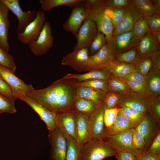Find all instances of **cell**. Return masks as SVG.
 I'll return each instance as SVG.
<instances>
[{"mask_svg": "<svg viewBox=\"0 0 160 160\" xmlns=\"http://www.w3.org/2000/svg\"><path fill=\"white\" fill-rule=\"evenodd\" d=\"M76 87L71 80L62 78L44 89H34L26 94L37 100L57 113L72 112Z\"/></svg>", "mask_w": 160, "mask_h": 160, "instance_id": "cell-1", "label": "cell"}, {"mask_svg": "<svg viewBox=\"0 0 160 160\" xmlns=\"http://www.w3.org/2000/svg\"><path fill=\"white\" fill-rule=\"evenodd\" d=\"M116 152L102 139L92 138L81 147V160H103L115 156Z\"/></svg>", "mask_w": 160, "mask_h": 160, "instance_id": "cell-2", "label": "cell"}, {"mask_svg": "<svg viewBox=\"0 0 160 160\" xmlns=\"http://www.w3.org/2000/svg\"><path fill=\"white\" fill-rule=\"evenodd\" d=\"M14 95L17 98L25 102L38 114L49 131L57 127V113L48 108L36 99L22 92L16 93Z\"/></svg>", "mask_w": 160, "mask_h": 160, "instance_id": "cell-3", "label": "cell"}, {"mask_svg": "<svg viewBox=\"0 0 160 160\" xmlns=\"http://www.w3.org/2000/svg\"><path fill=\"white\" fill-rule=\"evenodd\" d=\"M135 128L128 129L116 135L106 137L103 139L116 152L127 151L132 152L138 157H141L142 153L133 146L132 137Z\"/></svg>", "mask_w": 160, "mask_h": 160, "instance_id": "cell-4", "label": "cell"}, {"mask_svg": "<svg viewBox=\"0 0 160 160\" xmlns=\"http://www.w3.org/2000/svg\"><path fill=\"white\" fill-rule=\"evenodd\" d=\"M71 8V13L63 27L64 30L71 33L76 37L79 29L87 19L89 9L84 0H80Z\"/></svg>", "mask_w": 160, "mask_h": 160, "instance_id": "cell-5", "label": "cell"}, {"mask_svg": "<svg viewBox=\"0 0 160 160\" xmlns=\"http://www.w3.org/2000/svg\"><path fill=\"white\" fill-rule=\"evenodd\" d=\"M106 6L105 1L98 6L89 9L87 19L94 22L98 31L103 33L108 40L113 36V27L110 19L105 12Z\"/></svg>", "mask_w": 160, "mask_h": 160, "instance_id": "cell-6", "label": "cell"}, {"mask_svg": "<svg viewBox=\"0 0 160 160\" xmlns=\"http://www.w3.org/2000/svg\"><path fill=\"white\" fill-rule=\"evenodd\" d=\"M54 40L51 25L46 21L37 39L30 42L28 45L34 55L40 56L47 53L53 47Z\"/></svg>", "mask_w": 160, "mask_h": 160, "instance_id": "cell-7", "label": "cell"}, {"mask_svg": "<svg viewBox=\"0 0 160 160\" xmlns=\"http://www.w3.org/2000/svg\"><path fill=\"white\" fill-rule=\"evenodd\" d=\"M139 40L131 30L113 35L107 40V44L115 55L125 52L136 46Z\"/></svg>", "mask_w": 160, "mask_h": 160, "instance_id": "cell-8", "label": "cell"}, {"mask_svg": "<svg viewBox=\"0 0 160 160\" xmlns=\"http://www.w3.org/2000/svg\"><path fill=\"white\" fill-rule=\"evenodd\" d=\"M35 19L26 27L21 33H17L18 40L22 43L28 45L39 37L46 21V16L42 10L37 11Z\"/></svg>", "mask_w": 160, "mask_h": 160, "instance_id": "cell-9", "label": "cell"}, {"mask_svg": "<svg viewBox=\"0 0 160 160\" xmlns=\"http://www.w3.org/2000/svg\"><path fill=\"white\" fill-rule=\"evenodd\" d=\"M115 55L107 43L94 54L89 55L85 71L96 69L105 70L113 61Z\"/></svg>", "mask_w": 160, "mask_h": 160, "instance_id": "cell-10", "label": "cell"}, {"mask_svg": "<svg viewBox=\"0 0 160 160\" xmlns=\"http://www.w3.org/2000/svg\"><path fill=\"white\" fill-rule=\"evenodd\" d=\"M2 3L17 17L18 20L17 32H23L27 26L33 21L37 15V11H23L19 0H1Z\"/></svg>", "mask_w": 160, "mask_h": 160, "instance_id": "cell-11", "label": "cell"}, {"mask_svg": "<svg viewBox=\"0 0 160 160\" xmlns=\"http://www.w3.org/2000/svg\"><path fill=\"white\" fill-rule=\"evenodd\" d=\"M51 147L50 160H65L67 141L65 137L57 127L49 131Z\"/></svg>", "mask_w": 160, "mask_h": 160, "instance_id": "cell-12", "label": "cell"}, {"mask_svg": "<svg viewBox=\"0 0 160 160\" xmlns=\"http://www.w3.org/2000/svg\"><path fill=\"white\" fill-rule=\"evenodd\" d=\"M98 31L96 23L86 19L78 31L76 37L77 42L73 50L88 48Z\"/></svg>", "mask_w": 160, "mask_h": 160, "instance_id": "cell-13", "label": "cell"}, {"mask_svg": "<svg viewBox=\"0 0 160 160\" xmlns=\"http://www.w3.org/2000/svg\"><path fill=\"white\" fill-rule=\"evenodd\" d=\"M0 76L9 86L14 95L19 92L27 94L34 89L32 85L25 84L23 80L17 77L12 70L1 65Z\"/></svg>", "mask_w": 160, "mask_h": 160, "instance_id": "cell-14", "label": "cell"}, {"mask_svg": "<svg viewBox=\"0 0 160 160\" xmlns=\"http://www.w3.org/2000/svg\"><path fill=\"white\" fill-rule=\"evenodd\" d=\"M88 48L73 50L64 57L61 64L79 72L85 71L84 68L89 56Z\"/></svg>", "mask_w": 160, "mask_h": 160, "instance_id": "cell-15", "label": "cell"}, {"mask_svg": "<svg viewBox=\"0 0 160 160\" xmlns=\"http://www.w3.org/2000/svg\"><path fill=\"white\" fill-rule=\"evenodd\" d=\"M106 109V105L104 102L88 116L91 138L103 139L105 129L103 116Z\"/></svg>", "mask_w": 160, "mask_h": 160, "instance_id": "cell-16", "label": "cell"}, {"mask_svg": "<svg viewBox=\"0 0 160 160\" xmlns=\"http://www.w3.org/2000/svg\"><path fill=\"white\" fill-rule=\"evenodd\" d=\"M149 98L132 91L121 95L120 102L117 107H130L146 113L148 112Z\"/></svg>", "mask_w": 160, "mask_h": 160, "instance_id": "cell-17", "label": "cell"}, {"mask_svg": "<svg viewBox=\"0 0 160 160\" xmlns=\"http://www.w3.org/2000/svg\"><path fill=\"white\" fill-rule=\"evenodd\" d=\"M56 124L57 127L65 136L76 141V121L72 112L57 113Z\"/></svg>", "mask_w": 160, "mask_h": 160, "instance_id": "cell-18", "label": "cell"}, {"mask_svg": "<svg viewBox=\"0 0 160 160\" xmlns=\"http://www.w3.org/2000/svg\"><path fill=\"white\" fill-rule=\"evenodd\" d=\"M142 16L140 12L134 6L128 7L124 15L113 29V35L131 31L136 21Z\"/></svg>", "mask_w": 160, "mask_h": 160, "instance_id": "cell-19", "label": "cell"}, {"mask_svg": "<svg viewBox=\"0 0 160 160\" xmlns=\"http://www.w3.org/2000/svg\"><path fill=\"white\" fill-rule=\"evenodd\" d=\"M157 125H159V124L147 112L144 119L135 128L143 137L147 150L160 131L158 128L159 126Z\"/></svg>", "mask_w": 160, "mask_h": 160, "instance_id": "cell-20", "label": "cell"}, {"mask_svg": "<svg viewBox=\"0 0 160 160\" xmlns=\"http://www.w3.org/2000/svg\"><path fill=\"white\" fill-rule=\"evenodd\" d=\"M76 123V141L81 147L91 138L88 117L73 112Z\"/></svg>", "mask_w": 160, "mask_h": 160, "instance_id": "cell-21", "label": "cell"}, {"mask_svg": "<svg viewBox=\"0 0 160 160\" xmlns=\"http://www.w3.org/2000/svg\"><path fill=\"white\" fill-rule=\"evenodd\" d=\"M9 11L0 0V47L7 52L9 49L8 40L9 25L8 18Z\"/></svg>", "mask_w": 160, "mask_h": 160, "instance_id": "cell-22", "label": "cell"}, {"mask_svg": "<svg viewBox=\"0 0 160 160\" xmlns=\"http://www.w3.org/2000/svg\"><path fill=\"white\" fill-rule=\"evenodd\" d=\"M145 86L151 97L160 96V70L153 65L145 76Z\"/></svg>", "mask_w": 160, "mask_h": 160, "instance_id": "cell-23", "label": "cell"}, {"mask_svg": "<svg viewBox=\"0 0 160 160\" xmlns=\"http://www.w3.org/2000/svg\"><path fill=\"white\" fill-rule=\"evenodd\" d=\"M137 126V124L119 112L113 125L109 128H105L103 138L116 135L129 129L135 128Z\"/></svg>", "mask_w": 160, "mask_h": 160, "instance_id": "cell-24", "label": "cell"}, {"mask_svg": "<svg viewBox=\"0 0 160 160\" xmlns=\"http://www.w3.org/2000/svg\"><path fill=\"white\" fill-rule=\"evenodd\" d=\"M111 75V72L108 70L96 69L84 74L68 73L62 78L66 79L76 80V81L81 82L92 79L108 80Z\"/></svg>", "mask_w": 160, "mask_h": 160, "instance_id": "cell-25", "label": "cell"}, {"mask_svg": "<svg viewBox=\"0 0 160 160\" xmlns=\"http://www.w3.org/2000/svg\"><path fill=\"white\" fill-rule=\"evenodd\" d=\"M140 56L153 57L160 51L152 39L150 32L146 34L139 40L135 46Z\"/></svg>", "mask_w": 160, "mask_h": 160, "instance_id": "cell-26", "label": "cell"}, {"mask_svg": "<svg viewBox=\"0 0 160 160\" xmlns=\"http://www.w3.org/2000/svg\"><path fill=\"white\" fill-rule=\"evenodd\" d=\"M75 86V97L85 98L99 104L104 102L106 93L101 90L90 87L77 85Z\"/></svg>", "mask_w": 160, "mask_h": 160, "instance_id": "cell-27", "label": "cell"}, {"mask_svg": "<svg viewBox=\"0 0 160 160\" xmlns=\"http://www.w3.org/2000/svg\"><path fill=\"white\" fill-rule=\"evenodd\" d=\"M100 104L85 98L75 97L72 112L88 116Z\"/></svg>", "mask_w": 160, "mask_h": 160, "instance_id": "cell-28", "label": "cell"}, {"mask_svg": "<svg viewBox=\"0 0 160 160\" xmlns=\"http://www.w3.org/2000/svg\"><path fill=\"white\" fill-rule=\"evenodd\" d=\"M105 70L110 71L113 76L122 79L135 71L133 64L126 63L114 60Z\"/></svg>", "mask_w": 160, "mask_h": 160, "instance_id": "cell-29", "label": "cell"}, {"mask_svg": "<svg viewBox=\"0 0 160 160\" xmlns=\"http://www.w3.org/2000/svg\"><path fill=\"white\" fill-rule=\"evenodd\" d=\"M108 91L114 92L121 95L132 90L129 86L122 80L111 74L108 79Z\"/></svg>", "mask_w": 160, "mask_h": 160, "instance_id": "cell-30", "label": "cell"}, {"mask_svg": "<svg viewBox=\"0 0 160 160\" xmlns=\"http://www.w3.org/2000/svg\"><path fill=\"white\" fill-rule=\"evenodd\" d=\"M132 6L135 7L144 17L155 14H160L153 5L150 0H131Z\"/></svg>", "mask_w": 160, "mask_h": 160, "instance_id": "cell-31", "label": "cell"}, {"mask_svg": "<svg viewBox=\"0 0 160 160\" xmlns=\"http://www.w3.org/2000/svg\"><path fill=\"white\" fill-rule=\"evenodd\" d=\"M67 141L65 160H79L80 158L81 147L72 138L65 136Z\"/></svg>", "mask_w": 160, "mask_h": 160, "instance_id": "cell-32", "label": "cell"}, {"mask_svg": "<svg viewBox=\"0 0 160 160\" xmlns=\"http://www.w3.org/2000/svg\"><path fill=\"white\" fill-rule=\"evenodd\" d=\"M80 0H40L41 9L43 11H49L53 8L62 5L71 8Z\"/></svg>", "mask_w": 160, "mask_h": 160, "instance_id": "cell-33", "label": "cell"}, {"mask_svg": "<svg viewBox=\"0 0 160 160\" xmlns=\"http://www.w3.org/2000/svg\"><path fill=\"white\" fill-rule=\"evenodd\" d=\"M135 70L144 76L149 72L153 65V60L149 56H140L133 63Z\"/></svg>", "mask_w": 160, "mask_h": 160, "instance_id": "cell-34", "label": "cell"}, {"mask_svg": "<svg viewBox=\"0 0 160 160\" xmlns=\"http://www.w3.org/2000/svg\"><path fill=\"white\" fill-rule=\"evenodd\" d=\"M72 80L75 85L84 86L99 90L107 93L108 91V79H92L78 82Z\"/></svg>", "mask_w": 160, "mask_h": 160, "instance_id": "cell-35", "label": "cell"}, {"mask_svg": "<svg viewBox=\"0 0 160 160\" xmlns=\"http://www.w3.org/2000/svg\"><path fill=\"white\" fill-rule=\"evenodd\" d=\"M118 108L120 113L137 125L143 120L146 113L138 111L130 107H123Z\"/></svg>", "mask_w": 160, "mask_h": 160, "instance_id": "cell-36", "label": "cell"}, {"mask_svg": "<svg viewBox=\"0 0 160 160\" xmlns=\"http://www.w3.org/2000/svg\"><path fill=\"white\" fill-rule=\"evenodd\" d=\"M128 7H115L106 6L105 12L111 20L113 29L124 15Z\"/></svg>", "mask_w": 160, "mask_h": 160, "instance_id": "cell-37", "label": "cell"}, {"mask_svg": "<svg viewBox=\"0 0 160 160\" xmlns=\"http://www.w3.org/2000/svg\"><path fill=\"white\" fill-rule=\"evenodd\" d=\"M132 31L134 35L140 40L151 31L144 16L140 18L136 21Z\"/></svg>", "mask_w": 160, "mask_h": 160, "instance_id": "cell-38", "label": "cell"}, {"mask_svg": "<svg viewBox=\"0 0 160 160\" xmlns=\"http://www.w3.org/2000/svg\"><path fill=\"white\" fill-rule=\"evenodd\" d=\"M148 112L159 124L160 122V96L149 98Z\"/></svg>", "mask_w": 160, "mask_h": 160, "instance_id": "cell-39", "label": "cell"}, {"mask_svg": "<svg viewBox=\"0 0 160 160\" xmlns=\"http://www.w3.org/2000/svg\"><path fill=\"white\" fill-rule=\"evenodd\" d=\"M140 56L135 46L125 52L115 55L114 60L120 62L133 64Z\"/></svg>", "mask_w": 160, "mask_h": 160, "instance_id": "cell-40", "label": "cell"}, {"mask_svg": "<svg viewBox=\"0 0 160 160\" xmlns=\"http://www.w3.org/2000/svg\"><path fill=\"white\" fill-rule=\"evenodd\" d=\"M107 41L105 35L103 33L98 31L88 47L90 55L94 54L100 49L107 43Z\"/></svg>", "mask_w": 160, "mask_h": 160, "instance_id": "cell-41", "label": "cell"}, {"mask_svg": "<svg viewBox=\"0 0 160 160\" xmlns=\"http://www.w3.org/2000/svg\"><path fill=\"white\" fill-rule=\"evenodd\" d=\"M0 65L9 68L15 73L17 68L13 56L0 47Z\"/></svg>", "mask_w": 160, "mask_h": 160, "instance_id": "cell-42", "label": "cell"}, {"mask_svg": "<svg viewBox=\"0 0 160 160\" xmlns=\"http://www.w3.org/2000/svg\"><path fill=\"white\" fill-rule=\"evenodd\" d=\"M17 112L14 102L0 93V114L14 113Z\"/></svg>", "mask_w": 160, "mask_h": 160, "instance_id": "cell-43", "label": "cell"}, {"mask_svg": "<svg viewBox=\"0 0 160 160\" xmlns=\"http://www.w3.org/2000/svg\"><path fill=\"white\" fill-rule=\"evenodd\" d=\"M119 110L117 106L111 109H106L104 111L103 120L105 128L111 127L114 123Z\"/></svg>", "mask_w": 160, "mask_h": 160, "instance_id": "cell-44", "label": "cell"}, {"mask_svg": "<svg viewBox=\"0 0 160 160\" xmlns=\"http://www.w3.org/2000/svg\"><path fill=\"white\" fill-rule=\"evenodd\" d=\"M121 98V95L114 92L108 91L106 94L104 102L106 109H111L117 106Z\"/></svg>", "mask_w": 160, "mask_h": 160, "instance_id": "cell-45", "label": "cell"}, {"mask_svg": "<svg viewBox=\"0 0 160 160\" xmlns=\"http://www.w3.org/2000/svg\"><path fill=\"white\" fill-rule=\"evenodd\" d=\"M132 142L134 147L141 152L143 153L146 151L147 149L144 139L135 128L132 135Z\"/></svg>", "mask_w": 160, "mask_h": 160, "instance_id": "cell-46", "label": "cell"}, {"mask_svg": "<svg viewBox=\"0 0 160 160\" xmlns=\"http://www.w3.org/2000/svg\"><path fill=\"white\" fill-rule=\"evenodd\" d=\"M123 81L129 86L133 92L148 98L151 97L146 91L144 83L132 80Z\"/></svg>", "mask_w": 160, "mask_h": 160, "instance_id": "cell-47", "label": "cell"}, {"mask_svg": "<svg viewBox=\"0 0 160 160\" xmlns=\"http://www.w3.org/2000/svg\"><path fill=\"white\" fill-rule=\"evenodd\" d=\"M145 17L151 31H160V14Z\"/></svg>", "mask_w": 160, "mask_h": 160, "instance_id": "cell-48", "label": "cell"}, {"mask_svg": "<svg viewBox=\"0 0 160 160\" xmlns=\"http://www.w3.org/2000/svg\"><path fill=\"white\" fill-rule=\"evenodd\" d=\"M0 93L14 102L17 99L14 95L9 86L0 76Z\"/></svg>", "mask_w": 160, "mask_h": 160, "instance_id": "cell-49", "label": "cell"}, {"mask_svg": "<svg viewBox=\"0 0 160 160\" xmlns=\"http://www.w3.org/2000/svg\"><path fill=\"white\" fill-rule=\"evenodd\" d=\"M147 153L155 155H160V131L154 138L150 147L146 151Z\"/></svg>", "mask_w": 160, "mask_h": 160, "instance_id": "cell-50", "label": "cell"}, {"mask_svg": "<svg viewBox=\"0 0 160 160\" xmlns=\"http://www.w3.org/2000/svg\"><path fill=\"white\" fill-rule=\"evenodd\" d=\"M107 6L115 7H128L132 6L131 0H107Z\"/></svg>", "mask_w": 160, "mask_h": 160, "instance_id": "cell-51", "label": "cell"}, {"mask_svg": "<svg viewBox=\"0 0 160 160\" xmlns=\"http://www.w3.org/2000/svg\"><path fill=\"white\" fill-rule=\"evenodd\" d=\"M115 156L118 160H139L140 159L135 154L127 151L117 152Z\"/></svg>", "mask_w": 160, "mask_h": 160, "instance_id": "cell-52", "label": "cell"}, {"mask_svg": "<svg viewBox=\"0 0 160 160\" xmlns=\"http://www.w3.org/2000/svg\"><path fill=\"white\" fill-rule=\"evenodd\" d=\"M145 78V76L135 70L121 80L125 81H135L144 84Z\"/></svg>", "mask_w": 160, "mask_h": 160, "instance_id": "cell-53", "label": "cell"}, {"mask_svg": "<svg viewBox=\"0 0 160 160\" xmlns=\"http://www.w3.org/2000/svg\"><path fill=\"white\" fill-rule=\"evenodd\" d=\"M160 155H155L150 154L144 152L139 160H160Z\"/></svg>", "mask_w": 160, "mask_h": 160, "instance_id": "cell-54", "label": "cell"}, {"mask_svg": "<svg viewBox=\"0 0 160 160\" xmlns=\"http://www.w3.org/2000/svg\"><path fill=\"white\" fill-rule=\"evenodd\" d=\"M151 58L153 65L160 70V51L157 52Z\"/></svg>", "mask_w": 160, "mask_h": 160, "instance_id": "cell-55", "label": "cell"}, {"mask_svg": "<svg viewBox=\"0 0 160 160\" xmlns=\"http://www.w3.org/2000/svg\"><path fill=\"white\" fill-rule=\"evenodd\" d=\"M150 33L153 41L157 47L160 49V31L157 32L151 31Z\"/></svg>", "mask_w": 160, "mask_h": 160, "instance_id": "cell-56", "label": "cell"}, {"mask_svg": "<svg viewBox=\"0 0 160 160\" xmlns=\"http://www.w3.org/2000/svg\"><path fill=\"white\" fill-rule=\"evenodd\" d=\"M151 1L153 6L159 11H160V0H151Z\"/></svg>", "mask_w": 160, "mask_h": 160, "instance_id": "cell-57", "label": "cell"}, {"mask_svg": "<svg viewBox=\"0 0 160 160\" xmlns=\"http://www.w3.org/2000/svg\"><path fill=\"white\" fill-rule=\"evenodd\" d=\"M79 160H81V159H80H80H79Z\"/></svg>", "mask_w": 160, "mask_h": 160, "instance_id": "cell-58", "label": "cell"}]
</instances>
